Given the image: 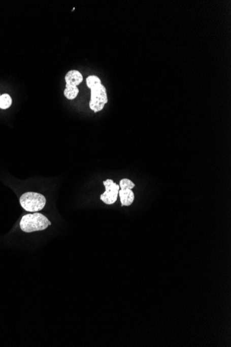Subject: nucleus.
Listing matches in <instances>:
<instances>
[{
	"instance_id": "5",
	"label": "nucleus",
	"mask_w": 231,
	"mask_h": 347,
	"mask_svg": "<svg viewBox=\"0 0 231 347\" xmlns=\"http://www.w3.org/2000/svg\"><path fill=\"white\" fill-rule=\"evenodd\" d=\"M66 85L78 87L83 81V76L78 70H70L64 77Z\"/></svg>"
},
{
	"instance_id": "8",
	"label": "nucleus",
	"mask_w": 231,
	"mask_h": 347,
	"mask_svg": "<svg viewBox=\"0 0 231 347\" xmlns=\"http://www.w3.org/2000/svg\"><path fill=\"white\" fill-rule=\"evenodd\" d=\"M11 104H12V99L10 95L4 94L0 96V108L1 109H8L10 108Z\"/></svg>"
},
{
	"instance_id": "4",
	"label": "nucleus",
	"mask_w": 231,
	"mask_h": 347,
	"mask_svg": "<svg viewBox=\"0 0 231 347\" xmlns=\"http://www.w3.org/2000/svg\"><path fill=\"white\" fill-rule=\"evenodd\" d=\"M103 184L106 186V192L101 196V200L107 205L115 203L120 190L119 185L110 179L103 181Z\"/></svg>"
},
{
	"instance_id": "3",
	"label": "nucleus",
	"mask_w": 231,
	"mask_h": 347,
	"mask_svg": "<svg viewBox=\"0 0 231 347\" xmlns=\"http://www.w3.org/2000/svg\"><path fill=\"white\" fill-rule=\"evenodd\" d=\"M90 89L91 99L89 102V108L94 112H100L104 108L105 105L108 102L106 87L103 84H101Z\"/></svg>"
},
{
	"instance_id": "1",
	"label": "nucleus",
	"mask_w": 231,
	"mask_h": 347,
	"mask_svg": "<svg viewBox=\"0 0 231 347\" xmlns=\"http://www.w3.org/2000/svg\"><path fill=\"white\" fill-rule=\"evenodd\" d=\"M20 228L26 233L46 230L51 223L47 217L40 213H28L20 220Z\"/></svg>"
},
{
	"instance_id": "9",
	"label": "nucleus",
	"mask_w": 231,
	"mask_h": 347,
	"mask_svg": "<svg viewBox=\"0 0 231 347\" xmlns=\"http://www.w3.org/2000/svg\"><path fill=\"white\" fill-rule=\"evenodd\" d=\"M86 83H87V87L89 89L102 84L101 83V79H99L98 76L95 75L89 76L87 79H86Z\"/></svg>"
},
{
	"instance_id": "7",
	"label": "nucleus",
	"mask_w": 231,
	"mask_h": 347,
	"mask_svg": "<svg viewBox=\"0 0 231 347\" xmlns=\"http://www.w3.org/2000/svg\"><path fill=\"white\" fill-rule=\"evenodd\" d=\"M78 93H79V89H78V87L66 85V89L64 91V95L69 100H74V99L77 97Z\"/></svg>"
},
{
	"instance_id": "2",
	"label": "nucleus",
	"mask_w": 231,
	"mask_h": 347,
	"mask_svg": "<svg viewBox=\"0 0 231 347\" xmlns=\"http://www.w3.org/2000/svg\"><path fill=\"white\" fill-rule=\"evenodd\" d=\"M20 203L24 210L28 212H38L45 207L47 200L41 194L26 192L21 196Z\"/></svg>"
},
{
	"instance_id": "6",
	"label": "nucleus",
	"mask_w": 231,
	"mask_h": 347,
	"mask_svg": "<svg viewBox=\"0 0 231 347\" xmlns=\"http://www.w3.org/2000/svg\"><path fill=\"white\" fill-rule=\"evenodd\" d=\"M122 206L128 207L133 203L135 200V194L130 188L121 187L118 192Z\"/></svg>"
},
{
	"instance_id": "11",
	"label": "nucleus",
	"mask_w": 231,
	"mask_h": 347,
	"mask_svg": "<svg viewBox=\"0 0 231 347\" xmlns=\"http://www.w3.org/2000/svg\"><path fill=\"white\" fill-rule=\"evenodd\" d=\"M0 96H1V95H0Z\"/></svg>"
},
{
	"instance_id": "10",
	"label": "nucleus",
	"mask_w": 231,
	"mask_h": 347,
	"mask_svg": "<svg viewBox=\"0 0 231 347\" xmlns=\"http://www.w3.org/2000/svg\"><path fill=\"white\" fill-rule=\"evenodd\" d=\"M119 186L120 188L126 187L133 190V188H135V184L129 179L125 178L120 181Z\"/></svg>"
}]
</instances>
